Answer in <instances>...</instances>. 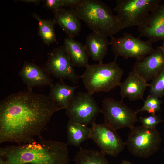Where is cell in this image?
<instances>
[{
    "label": "cell",
    "instance_id": "e0dca14e",
    "mask_svg": "<svg viewBox=\"0 0 164 164\" xmlns=\"http://www.w3.org/2000/svg\"><path fill=\"white\" fill-rule=\"evenodd\" d=\"M63 48L73 67H86L90 57L85 45L67 37L64 40Z\"/></svg>",
    "mask_w": 164,
    "mask_h": 164
},
{
    "label": "cell",
    "instance_id": "8992f818",
    "mask_svg": "<svg viewBox=\"0 0 164 164\" xmlns=\"http://www.w3.org/2000/svg\"><path fill=\"white\" fill-rule=\"evenodd\" d=\"M160 0H117L114 10L121 25V29L139 26L151 11L159 4Z\"/></svg>",
    "mask_w": 164,
    "mask_h": 164
},
{
    "label": "cell",
    "instance_id": "3957f363",
    "mask_svg": "<svg viewBox=\"0 0 164 164\" xmlns=\"http://www.w3.org/2000/svg\"><path fill=\"white\" fill-rule=\"evenodd\" d=\"M74 9L80 19L93 32L107 37L113 36L121 30L116 15L101 1L82 0Z\"/></svg>",
    "mask_w": 164,
    "mask_h": 164
},
{
    "label": "cell",
    "instance_id": "4fadbf2b",
    "mask_svg": "<svg viewBox=\"0 0 164 164\" xmlns=\"http://www.w3.org/2000/svg\"><path fill=\"white\" fill-rule=\"evenodd\" d=\"M133 69L147 81L153 80L164 69V52L159 46L150 54L136 60Z\"/></svg>",
    "mask_w": 164,
    "mask_h": 164
},
{
    "label": "cell",
    "instance_id": "277c9868",
    "mask_svg": "<svg viewBox=\"0 0 164 164\" xmlns=\"http://www.w3.org/2000/svg\"><path fill=\"white\" fill-rule=\"evenodd\" d=\"M116 60L106 64L102 62L97 64H89L86 67L79 77L89 94L93 95L99 91L108 92L119 86L123 70Z\"/></svg>",
    "mask_w": 164,
    "mask_h": 164
},
{
    "label": "cell",
    "instance_id": "2e32d148",
    "mask_svg": "<svg viewBox=\"0 0 164 164\" xmlns=\"http://www.w3.org/2000/svg\"><path fill=\"white\" fill-rule=\"evenodd\" d=\"M53 12L55 24L68 36L74 38L79 35L81 28L80 19L74 8H63Z\"/></svg>",
    "mask_w": 164,
    "mask_h": 164
},
{
    "label": "cell",
    "instance_id": "5b68a950",
    "mask_svg": "<svg viewBox=\"0 0 164 164\" xmlns=\"http://www.w3.org/2000/svg\"><path fill=\"white\" fill-rule=\"evenodd\" d=\"M130 129L125 144L132 154L137 157L146 158L158 150L161 138L156 128H147L141 125L134 126Z\"/></svg>",
    "mask_w": 164,
    "mask_h": 164
},
{
    "label": "cell",
    "instance_id": "ba28073f",
    "mask_svg": "<svg viewBox=\"0 0 164 164\" xmlns=\"http://www.w3.org/2000/svg\"><path fill=\"white\" fill-rule=\"evenodd\" d=\"M65 109L69 121L87 126L95 122L96 117L101 113L93 95L87 92L75 94Z\"/></svg>",
    "mask_w": 164,
    "mask_h": 164
},
{
    "label": "cell",
    "instance_id": "7c38bea8",
    "mask_svg": "<svg viewBox=\"0 0 164 164\" xmlns=\"http://www.w3.org/2000/svg\"><path fill=\"white\" fill-rule=\"evenodd\" d=\"M139 36L148 39L152 43L164 41V4H159L138 26Z\"/></svg>",
    "mask_w": 164,
    "mask_h": 164
},
{
    "label": "cell",
    "instance_id": "6da1fadb",
    "mask_svg": "<svg viewBox=\"0 0 164 164\" xmlns=\"http://www.w3.org/2000/svg\"><path fill=\"white\" fill-rule=\"evenodd\" d=\"M62 108L44 94L27 90L10 94L0 103V143L26 144L41 138L53 114Z\"/></svg>",
    "mask_w": 164,
    "mask_h": 164
},
{
    "label": "cell",
    "instance_id": "ffe728a7",
    "mask_svg": "<svg viewBox=\"0 0 164 164\" xmlns=\"http://www.w3.org/2000/svg\"><path fill=\"white\" fill-rule=\"evenodd\" d=\"M67 135L66 145L77 147L86 140L91 138V129L84 125L69 120Z\"/></svg>",
    "mask_w": 164,
    "mask_h": 164
},
{
    "label": "cell",
    "instance_id": "7402d4cb",
    "mask_svg": "<svg viewBox=\"0 0 164 164\" xmlns=\"http://www.w3.org/2000/svg\"><path fill=\"white\" fill-rule=\"evenodd\" d=\"M32 16L38 22V32L44 43L49 45L56 41L54 29L55 24L53 19H44L41 18L36 13H33Z\"/></svg>",
    "mask_w": 164,
    "mask_h": 164
},
{
    "label": "cell",
    "instance_id": "44dd1931",
    "mask_svg": "<svg viewBox=\"0 0 164 164\" xmlns=\"http://www.w3.org/2000/svg\"><path fill=\"white\" fill-rule=\"evenodd\" d=\"M101 151L84 149L80 147L75 157L76 164H111Z\"/></svg>",
    "mask_w": 164,
    "mask_h": 164
},
{
    "label": "cell",
    "instance_id": "9a60e30c",
    "mask_svg": "<svg viewBox=\"0 0 164 164\" xmlns=\"http://www.w3.org/2000/svg\"><path fill=\"white\" fill-rule=\"evenodd\" d=\"M119 86L122 99L127 97L131 101L140 99L144 100V92L147 87L149 86V84L133 69Z\"/></svg>",
    "mask_w": 164,
    "mask_h": 164
},
{
    "label": "cell",
    "instance_id": "f546056e",
    "mask_svg": "<svg viewBox=\"0 0 164 164\" xmlns=\"http://www.w3.org/2000/svg\"><path fill=\"white\" fill-rule=\"evenodd\" d=\"M160 47L161 48V49L164 52V43H163L162 45L160 46Z\"/></svg>",
    "mask_w": 164,
    "mask_h": 164
},
{
    "label": "cell",
    "instance_id": "30bf717a",
    "mask_svg": "<svg viewBox=\"0 0 164 164\" xmlns=\"http://www.w3.org/2000/svg\"><path fill=\"white\" fill-rule=\"evenodd\" d=\"M91 138L105 155L116 157L124 149L125 142L116 131L104 123L93 122L90 127Z\"/></svg>",
    "mask_w": 164,
    "mask_h": 164
},
{
    "label": "cell",
    "instance_id": "ac0fdd59",
    "mask_svg": "<svg viewBox=\"0 0 164 164\" xmlns=\"http://www.w3.org/2000/svg\"><path fill=\"white\" fill-rule=\"evenodd\" d=\"M79 87V85H68L63 80H60L50 87L48 97L58 106L63 109H66L74 95L75 90Z\"/></svg>",
    "mask_w": 164,
    "mask_h": 164
},
{
    "label": "cell",
    "instance_id": "8fae6325",
    "mask_svg": "<svg viewBox=\"0 0 164 164\" xmlns=\"http://www.w3.org/2000/svg\"><path fill=\"white\" fill-rule=\"evenodd\" d=\"M63 46L54 48L49 54L45 69L54 77L60 80H68L74 84L80 78L76 73Z\"/></svg>",
    "mask_w": 164,
    "mask_h": 164
},
{
    "label": "cell",
    "instance_id": "484cf974",
    "mask_svg": "<svg viewBox=\"0 0 164 164\" xmlns=\"http://www.w3.org/2000/svg\"><path fill=\"white\" fill-rule=\"evenodd\" d=\"M45 6L53 12L64 7L63 0H46L45 1Z\"/></svg>",
    "mask_w": 164,
    "mask_h": 164
},
{
    "label": "cell",
    "instance_id": "f1b7e54d",
    "mask_svg": "<svg viewBox=\"0 0 164 164\" xmlns=\"http://www.w3.org/2000/svg\"><path fill=\"white\" fill-rule=\"evenodd\" d=\"M120 164H134L128 160H123Z\"/></svg>",
    "mask_w": 164,
    "mask_h": 164
},
{
    "label": "cell",
    "instance_id": "9c48e42d",
    "mask_svg": "<svg viewBox=\"0 0 164 164\" xmlns=\"http://www.w3.org/2000/svg\"><path fill=\"white\" fill-rule=\"evenodd\" d=\"M109 45L111 46L115 59L121 56L127 59H140L150 54L154 50L152 43L148 40L143 41L132 34L125 33L121 37H111Z\"/></svg>",
    "mask_w": 164,
    "mask_h": 164
},
{
    "label": "cell",
    "instance_id": "4316f807",
    "mask_svg": "<svg viewBox=\"0 0 164 164\" xmlns=\"http://www.w3.org/2000/svg\"><path fill=\"white\" fill-rule=\"evenodd\" d=\"M82 1V0H63L64 7L74 8Z\"/></svg>",
    "mask_w": 164,
    "mask_h": 164
},
{
    "label": "cell",
    "instance_id": "d4e9b609",
    "mask_svg": "<svg viewBox=\"0 0 164 164\" xmlns=\"http://www.w3.org/2000/svg\"><path fill=\"white\" fill-rule=\"evenodd\" d=\"M162 121V120L155 114H151L144 117H141L139 119L142 125L151 128H156V126Z\"/></svg>",
    "mask_w": 164,
    "mask_h": 164
},
{
    "label": "cell",
    "instance_id": "83f0119b",
    "mask_svg": "<svg viewBox=\"0 0 164 164\" xmlns=\"http://www.w3.org/2000/svg\"><path fill=\"white\" fill-rule=\"evenodd\" d=\"M21 1H22L25 2L26 3H34L36 5L38 4L40 2V1L37 0H21Z\"/></svg>",
    "mask_w": 164,
    "mask_h": 164
},
{
    "label": "cell",
    "instance_id": "cb8c5ba5",
    "mask_svg": "<svg viewBox=\"0 0 164 164\" xmlns=\"http://www.w3.org/2000/svg\"><path fill=\"white\" fill-rule=\"evenodd\" d=\"M150 94L159 97L164 96V69L149 84Z\"/></svg>",
    "mask_w": 164,
    "mask_h": 164
},
{
    "label": "cell",
    "instance_id": "d6986e66",
    "mask_svg": "<svg viewBox=\"0 0 164 164\" xmlns=\"http://www.w3.org/2000/svg\"><path fill=\"white\" fill-rule=\"evenodd\" d=\"M109 42L107 37L93 32L86 38L85 45L88 55L93 60L102 62L107 53Z\"/></svg>",
    "mask_w": 164,
    "mask_h": 164
},
{
    "label": "cell",
    "instance_id": "5bb4252c",
    "mask_svg": "<svg viewBox=\"0 0 164 164\" xmlns=\"http://www.w3.org/2000/svg\"><path fill=\"white\" fill-rule=\"evenodd\" d=\"M18 75L26 86L27 90L32 91L35 87L53 84L50 74L45 68L33 63L26 61L20 70Z\"/></svg>",
    "mask_w": 164,
    "mask_h": 164
},
{
    "label": "cell",
    "instance_id": "603a6c76",
    "mask_svg": "<svg viewBox=\"0 0 164 164\" xmlns=\"http://www.w3.org/2000/svg\"><path fill=\"white\" fill-rule=\"evenodd\" d=\"M159 97L153 95L149 94L145 100H144L143 106L136 111L137 113L142 111H146L149 113L155 114L159 111L162 101Z\"/></svg>",
    "mask_w": 164,
    "mask_h": 164
},
{
    "label": "cell",
    "instance_id": "7a4b0ae2",
    "mask_svg": "<svg viewBox=\"0 0 164 164\" xmlns=\"http://www.w3.org/2000/svg\"><path fill=\"white\" fill-rule=\"evenodd\" d=\"M67 145L39 138L31 142L0 148V164H69Z\"/></svg>",
    "mask_w": 164,
    "mask_h": 164
},
{
    "label": "cell",
    "instance_id": "52a82bcc",
    "mask_svg": "<svg viewBox=\"0 0 164 164\" xmlns=\"http://www.w3.org/2000/svg\"><path fill=\"white\" fill-rule=\"evenodd\" d=\"M101 113L104 124L115 131L126 128L130 129L138 121L136 111L126 105L123 99L105 98L102 101Z\"/></svg>",
    "mask_w": 164,
    "mask_h": 164
}]
</instances>
